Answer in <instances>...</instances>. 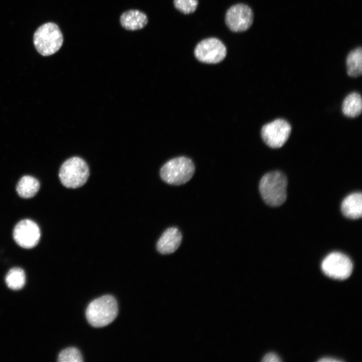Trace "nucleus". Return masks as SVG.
I'll return each mask as SVG.
<instances>
[{"label":"nucleus","mask_w":362,"mask_h":362,"mask_svg":"<svg viewBox=\"0 0 362 362\" xmlns=\"http://www.w3.org/2000/svg\"><path fill=\"white\" fill-rule=\"evenodd\" d=\"M262 361L264 362H279L281 361L282 360L275 353L270 352L263 356Z\"/></svg>","instance_id":"aec40b11"},{"label":"nucleus","mask_w":362,"mask_h":362,"mask_svg":"<svg viewBox=\"0 0 362 362\" xmlns=\"http://www.w3.org/2000/svg\"><path fill=\"white\" fill-rule=\"evenodd\" d=\"M182 236L175 227L167 229L162 234L157 243V249L162 254H170L174 252L179 246Z\"/></svg>","instance_id":"9b49d317"},{"label":"nucleus","mask_w":362,"mask_h":362,"mask_svg":"<svg viewBox=\"0 0 362 362\" xmlns=\"http://www.w3.org/2000/svg\"><path fill=\"white\" fill-rule=\"evenodd\" d=\"M195 170L192 160L180 156L166 162L161 168L160 175L162 179L168 184L180 185L191 179Z\"/></svg>","instance_id":"7ed1b4c3"},{"label":"nucleus","mask_w":362,"mask_h":362,"mask_svg":"<svg viewBox=\"0 0 362 362\" xmlns=\"http://www.w3.org/2000/svg\"><path fill=\"white\" fill-rule=\"evenodd\" d=\"M59 362H82L83 358L79 350L75 347H68L62 350L58 357Z\"/></svg>","instance_id":"a211bd4d"},{"label":"nucleus","mask_w":362,"mask_h":362,"mask_svg":"<svg viewBox=\"0 0 362 362\" xmlns=\"http://www.w3.org/2000/svg\"><path fill=\"white\" fill-rule=\"evenodd\" d=\"M87 163L79 157H72L61 165L59 177L61 184L67 188L75 189L83 186L89 176Z\"/></svg>","instance_id":"39448f33"},{"label":"nucleus","mask_w":362,"mask_h":362,"mask_svg":"<svg viewBox=\"0 0 362 362\" xmlns=\"http://www.w3.org/2000/svg\"><path fill=\"white\" fill-rule=\"evenodd\" d=\"M148 22L147 16L137 10H130L124 12L120 17L122 26L126 30L135 31L144 27Z\"/></svg>","instance_id":"ddd939ff"},{"label":"nucleus","mask_w":362,"mask_h":362,"mask_svg":"<svg viewBox=\"0 0 362 362\" xmlns=\"http://www.w3.org/2000/svg\"><path fill=\"white\" fill-rule=\"evenodd\" d=\"M118 305L115 298L111 295H105L89 303L86 310L88 323L95 327L105 326L116 318Z\"/></svg>","instance_id":"f03ea898"},{"label":"nucleus","mask_w":362,"mask_h":362,"mask_svg":"<svg viewBox=\"0 0 362 362\" xmlns=\"http://www.w3.org/2000/svg\"><path fill=\"white\" fill-rule=\"evenodd\" d=\"M63 41V35L59 27L51 22L39 27L34 34V45L43 56H49L57 52Z\"/></svg>","instance_id":"20e7f679"},{"label":"nucleus","mask_w":362,"mask_h":362,"mask_svg":"<svg viewBox=\"0 0 362 362\" xmlns=\"http://www.w3.org/2000/svg\"><path fill=\"white\" fill-rule=\"evenodd\" d=\"M287 179L279 171L268 172L261 178L259 190L263 201L268 205L277 207L282 205L287 198Z\"/></svg>","instance_id":"f257e3e1"},{"label":"nucleus","mask_w":362,"mask_h":362,"mask_svg":"<svg viewBox=\"0 0 362 362\" xmlns=\"http://www.w3.org/2000/svg\"><path fill=\"white\" fill-rule=\"evenodd\" d=\"M40 189V183L36 178L25 175L19 181L16 187L18 195L23 198H30L34 197Z\"/></svg>","instance_id":"2eb2a0df"},{"label":"nucleus","mask_w":362,"mask_h":362,"mask_svg":"<svg viewBox=\"0 0 362 362\" xmlns=\"http://www.w3.org/2000/svg\"><path fill=\"white\" fill-rule=\"evenodd\" d=\"M318 361L320 362H339L341 361V360H339L332 357H323L322 358H320Z\"/></svg>","instance_id":"412c9836"},{"label":"nucleus","mask_w":362,"mask_h":362,"mask_svg":"<svg viewBox=\"0 0 362 362\" xmlns=\"http://www.w3.org/2000/svg\"><path fill=\"white\" fill-rule=\"evenodd\" d=\"M198 0H174L175 8L185 14L192 13L198 6Z\"/></svg>","instance_id":"6ab92c4d"},{"label":"nucleus","mask_w":362,"mask_h":362,"mask_svg":"<svg viewBox=\"0 0 362 362\" xmlns=\"http://www.w3.org/2000/svg\"><path fill=\"white\" fill-rule=\"evenodd\" d=\"M253 20L251 9L246 5L238 4L231 7L226 12L225 22L233 32H242L248 29Z\"/></svg>","instance_id":"1a4fd4ad"},{"label":"nucleus","mask_w":362,"mask_h":362,"mask_svg":"<svg viewBox=\"0 0 362 362\" xmlns=\"http://www.w3.org/2000/svg\"><path fill=\"white\" fill-rule=\"evenodd\" d=\"M321 268L327 276L342 280L350 276L353 264L347 255L339 252H333L325 257L322 262Z\"/></svg>","instance_id":"423d86ee"},{"label":"nucleus","mask_w":362,"mask_h":362,"mask_svg":"<svg viewBox=\"0 0 362 362\" xmlns=\"http://www.w3.org/2000/svg\"><path fill=\"white\" fill-rule=\"evenodd\" d=\"M361 110L362 100L358 93L352 92L345 98L342 105V111L345 116L354 118L361 114Z\"/></svg>","instance_id":"4468645a"},{"label":"nucleus","mask_w":362,"mask_h":362,"mask_svg":"<svg viewBox=\"0 0 362 362\" xmlns=\"http://www.w3.org/2000/svg\"><path fill=\"white\" fill-rule=\"evenodd\" d=\"M41 236L38 225L30 219H24L18 222L13 230V238L18 245L26 249L35 247Z\"/></svg>","instance_id":"9d476101"},{"label":"nucleus","mask_w":362,"mask_h":362,"mask_svg":"<svg viewBox=\"0 0 362 362\" xmlns=\"http://www.w3.org/2000/svg\"><path fill=\"white\" fill-rule=\"evenodd\" d=\"M347 72L349 76L358 77L362 72V51L360 47L352 50L348 54L346 61Z\"/></svg>","instance_id":"dca6fc26"},{"label":"nucleus","mask_w":362,"mask_h":362,"mask_svg":"<svg viewBox=\"0 0 362 362\" xmlns=\"http://www.w3.org/2000/svg\"><path fill=\"white\" fill-rule=\"evenodd\" d=\"M291 132L290 124L285 120L277 119L264 125L261 131L265 143L273 148L283 146L289 137Z\"/></svg>","instance_id":"0eeeda50"},{"label":"nucleus","mask_w":362,"mask_h":362,"mask_svg":"<svg viewBox=\"0 0 362 362\" xmlns=\"http://www.w3.org/2000/svg\"><path fill=\"white\" fill-rule=\"evenodd\" d=\"M341 209L344 216L357 219L362 216V196L361 193H354L347 196L343 200Z\"/></svg>","instance_id":"f8f14e48"},{"label":"nucleus","mask_w":362,"mask_h":362,"mask_svg":"<svg viewBox=\"0 0 362 362\" xmlns=\"http://www.w3.org/2000/svg\"><path fill=\"white\" fill-rule=\"evenodd\" d=\"M226 48L218 39L209 38L199 42L196 46L194 54L200 61L210 64L222 61L226 55Z\"/></svg>","instance_id":"6e6552de"},{"label":"nucleus","mask_w":362,"mask_h":362,"mask_svg":"<svg viewBox=\"0 0 362 362\" xmlns=\"http://www.w3.org/2000/svg\"><path fill=\"white\" fill-rule=\"evenodd\" d=\"M5 281L10 289L13 290H20L25 284V272L20 267L12 268L7 273Z\"/></svg>","instance_id":"f3484780"}]
</instances>
